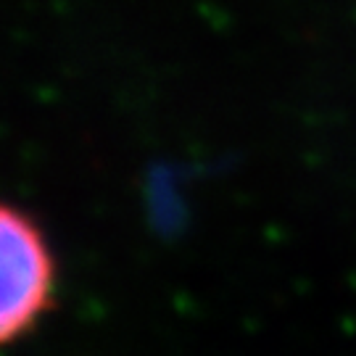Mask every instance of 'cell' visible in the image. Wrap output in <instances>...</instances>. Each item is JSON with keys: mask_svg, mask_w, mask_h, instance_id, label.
<instances>
[{"mask_svg": "<svg viewBox=\"0 0 356 356\" xmlns=\"http://www.w3.org/2000/svg\"><path fill=\"white\" fill-rule=\"evenodd\" d=\"M56 264L40 227L0 204V346L19 341L51 309Z\"/></svg>", "mask_w": 356, "mask_h": 356, "instance_id": "obj_1", "label": "cell"}]
</instances>
